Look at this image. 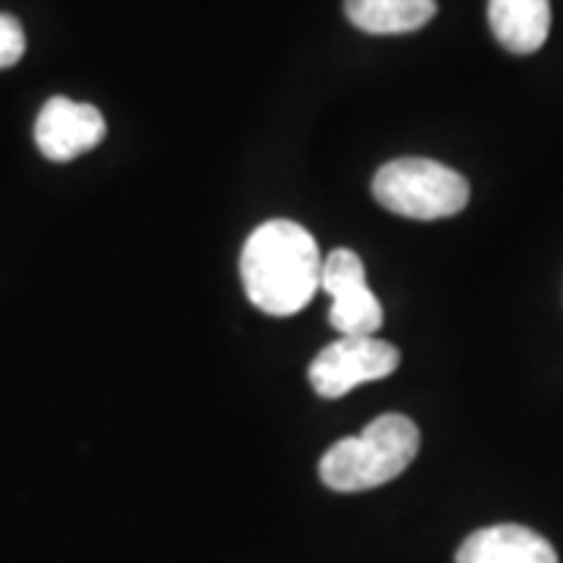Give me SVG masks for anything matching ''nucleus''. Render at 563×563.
<instances>
[{
    "label": "nucleus",
    "instance_id": "5",
    "mask_svg": "<svg viewBox=\"0 0 563 563\" xmlns=\"http://www.w3.org/2000/svg\"><path fill=\"white\" fill-rule=\"evenodd\" d=\"M320 285L332 295L329 322L339 335H376V329H383V303L369 291L363 261L354 251H332L322 261Z\"/></svg>",
    "mask_w": 563,
    "mask_h": 563
},
{
    "label": "nucleus",
    "instance_id": "7",
    "mask_svg": "<svg viewBox=\"0 0 563 563\" xmlns=\"http://www.w3.org/2000/svg\"><path fill=\"white\" fill-rule=\"evenodd\" d=\"M457 563H558V551L526 526L501 523L473 532L461 544Z\"/></svg>",
    "mask_w": 563,
    "mask_h": 563
},
{
    "label": "nucleus",
    "instance_id": "9",
    "mask_svg": "<svg viewBox=\"0 0 563 563\" xmlns=\"http://www.w3.org/2000/svg\"><path fill=\"white\" fill-rule=\"evenodd\" d=\"M435 0H344V16L369 35H407L435 16Z\"/></svg>",
    "mask_w": 563,
    "mask_h": 563
},
{
    "label": "nucleus",
    "instance_id": "10",
    "mask_svg": "<svg viewBox=\"0 0 563 563\" xmlns=\"http://www.w3.org/2000/svg\"><path fill=\"white\" fill-rule=\"evenodd\" d=\"M25 54V32L16 16L0 13V69L16 66Z\"/></svg>",
    "mask_w": 563,
    "mask_h": 563
},
{
    "label": "nucleus",
    "instance_id": "3",
    "mask_svg": "<svg viewBox=\"0 0 563 563\" xmlns=\"http://www.w3.org/2000/svg\"><path fill=\"white\" fill-rule=\"evenodd\" d=\"M373 198L407 220H444L470 203V185L457 169L429 157L388 161L373 176Z\"/></svg>",
    "mask_w": 563,
    "mask_h": 563
},
{
    "label": "nucleus",
    "instance_id": "2",
    "mask_svg": "<svg viewBox=\"0 0 563 563\" xmlns=\"http://www.w3.org/2000/svg\"><path fill=\"white\" fill-rule=\"evenodd\" d=\"M420 454V429L404 413H383L361 435L332 444L320 461V479L332 492H366L398 479Z\"/></svg>",
    "mask_w": 563,
    "mask_h": 563
},
{
    "label": "nucleus",
    "instance_id": "8",
    "mask_svg": "<svg viewBox=\"0 0 563 563\" xmlns=\"http://www.w3.org/2000/svg\"><path fill=\"white\" fill-rule=\"evenodd\" d=\"M488 25L504 51L536 54L551 32V0H488Z\"/></svg>",
    "mask_w": 563,
    "mask_h": 563
},
{
    "label": "nucleus",
    "instance_id": "6",
    "mask_svg": "<svg viewBox=\"0 0 563 563\" xmlns=\"http://www.w3.org/2000/svg\"><path fill=\"white\" fill-rule=\"evenodd\" d=\"M103 135H107V120L101 110L69 98H51L35 120V144L54 163L76 161L81 154L95 151Z\"/></svg>",
    "mask_w": 563,
    "mask_h": 563
},
{
    "label": "nucleus",
    "instance_id": "4",
    "mask_svg": "<svg viewBox=\"0 0 563 563\" xmlns=\"http://www.w3.org/2000/svg\"><path fill=\"white\" fill-rule=\"evenodd\" d=\"M398 366L401 354L395 344L376 335H339V342L325 344L310 363V385L320 398L335 401L357 385L391 376Z\"/></svg>",
    "mask_w": 563,
    "mask_h": 563
},
{
    "label": "nucleus",
    "instance_id": "1",
    "mask_svg": "<svg viewBox=\"0 0 563 563\" xmlns=\"http://www.w3.org/2000/svg\"><path fill=\"white\" fill-rule=\"evenodd\" d=\"M320 244L298 222H263L244 242V291L269 317H291L303 310L320 288Z\"/></svg>",
    "mask_w": 563,
    "mask_h": 563
}]
</instances>
